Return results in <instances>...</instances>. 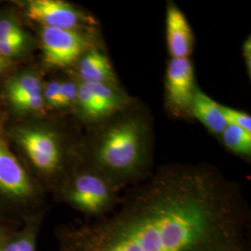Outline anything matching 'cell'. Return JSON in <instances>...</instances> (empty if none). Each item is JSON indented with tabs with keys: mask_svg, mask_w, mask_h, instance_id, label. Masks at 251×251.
Instances as JSON below:
<instances>
[{
	"mask_svg": "<svg viewBox=\"0 0 251 251\" xmlns=\"http://www.w3.org/2000/svg\"><path fill=\"white\" fill-rule=\"evenodd\" d=\"M62 76L51 77L45 79L43 85V100L45 104L46 112L48 115H52L56 102L59 97V90L61 86Z\"/></svg>",
	"mask_w": 251,
	"mask_h": 251,
	"instance_id": "17",
	"label": "cell"
},
{
	"mask_svg": "<svg viewBox=\"0 0 251 251\" xmlns=\"http://www.w3.org/2000/svg\"><path fill=\"white\" fill-rule=\"evenodd\" d=\"M78 82V79L71 71H68L65 76H62L59 97L52 115L63 116L72 114L77 99Z\"/></svg>",
	"mask_w": 251,
	"mask_h": 251,
	"instance_id": "15",
	"label": "cell"
},
{
	"mask_svg": "<svg viewBox=\"0 0 251 251\" xmlns=\"http://www.w3.org/2000/svg\"><path fill=\"white\" fill-rule=\"evenodd\" d=\"M20 65H22V63L12 62L0 53V82L16 70Z\"/></svg>",
	"mask_w": 251,
	"mask_h": 251,
	"instance_id": "20",
	"label": "cell"
},
{
	"mask_svg": "<svg viewBox=\"0 0 251 251\" xmlns=\"http://www.w3.org/2000/svg\"><path fill=\"white\" fill-rule=\"evenodd\" d=\"M22 224L13 222L8 219L0 217V251H2V246L6 237L11 233L13 230L18 228Z\"/></svg>",
	"mask_w": 251,
	"mask_h": 251,
	"instance_id": "19",
	"label": "cell"
},
{
	"mask_svg": "<svg viewBox=\"0 0 251 251\" xmlns=\"http://www.w3.org/2000/svg\"><path fill=\"white\" fill-rule=\"evenodd\" d=\"M0 127V217L23 224L47 214V194L12 151Z\"/></svg>",
	"mask_w": 251,
	"mask_h": 251,
	"instance_id": "4",
	"label": "cell"
},
{
	"mask_svg": "<svg viewBox=\"0 0 251 251\" xmlns=\"http://www.w3.org/2000/svg\"><path fill=\"white\" fill-rule=\"evenodd\" d=\"M191 115L215 134H222L228 125L220 104L208 97L202 90L196 87L191 104Z\"/></svg>",
	"mask_w": 251,
	"mask_h": 251,
	"instance_id": "13",
	"label": "cell"
},
{
	"mask_svg": "<svg viewBox=\"0 0 251 251\" xmlns=\"http://www.w3.org/2000/svg\"><path fill=\"white\" fill-rule=\"evenodd\" d=\"M126 110L91 127L78 147L79 161L118 191L143 182L153 172L150 121L140 112Z\"/></svg>",
	"mask_w": 251,
	"mask_h": 251,
	"instance_id": "2",
	"label": "cell"
},
{
	"mask_svg": "<svg viewBox=\"0 0 251 251\" xmlns=\"http://www.w3.org/2000/svg\"><path fill=\"white\" fill-rule=\"evenodd\" d=\"M71 72L81 82L117 86V77L107 56L97 48L84 54Z\"/></svg>",
	"mask_w": 251,
	"mask_h": 251,
	"instance_id": "12",
	"label": "cell"
},
{
	"mask_svg": "<svg viewBox=\"0 0 251 251\" xmlns=\"http://www.w3.org/2000/svg\"><path fill=\"white\" fill-rule=\"evenodd\" d=\"M37 50L35 34L17 8L10 2L0 8V53L12 62L27 63L33 62V55Z\"/></svg>",
	"mask_w": 251,
	"mask_h": 251,
	"instance_id": "9",
	"label": "cell"
},
{
	"mask_svg": "<svg viewBox=\"0 0 251 251\" xmlns=\"http://www.w3.org/2000/svg\"><path fill=\"white\" fill-rule=\"evenodd\" d=\"M222 135L225 146L230 151L246 157L251 156V132L239 126L228 124Z\"/></svg>",
	"mask_w": 251,
	"mask_h": 251,
	"instance_id": "16",
	"label": "cell"
},
{
	"mask_svg": "<svg viewBox=\"0 0 251 251\" xmlns=\"http://www.w3.org/2000/svg\"><path fill=\"white\" fill-rule=\"evenodd\" d=\"M26 25L36 36L40 50L38 64L45 73L72 71L84 54L96 48L92 32Z\"/></svg>",
	"mask_w": 251,
	"mask_h": 251,
	"instance_id": "7",
	"label": "cell"
},
{
	"mask_svg": "<svg viewBox=\"0 0 251 251\" xmlns=\"http://www.w3.org/2000/svg\"><path fill=\"white\" fill-rule=\"evenodd\" d=\"M7 120V116H6V112H5V109L4 106L2 104V101L0 100V127H2L4 123L6 122Z\"/></svg>",
	"mask_w": 251,
	"mask_h": 251,
	"instance_id": "22",
	"label": "cell"
},
{
	"mask_svg": "<svg viewBox=\"0 0 251 251\" xmlns=\"http://www.w3.org/2000/svg\"><path fill=\"white\" fill-rule=\"evenodd\" d=\"M10 148L46 194L52 195L78 162L81 137L63 116L6 120Z\"/></svg>",
	"mask_w": 251,
	"mask_h": 251,
	"instance_id": "3",
	"label": "cell"
},
{
	"mask_svg": "<svg viewBox=\"0 0 251 251\" xmlns=\"http://www.w3.org/2000/svg\"><path fill=\"white\" fill-rule=\"evenodd\" d=\"M244 57H245V61L247 64V69L249 73L251 74V38L249 37V39L246 40V42L244 43Z\"/></svg>",
	"mask_w": 251,
	"mask_h": 251,
	"instance_id": "21",
	"label": "cell"
},
{
	"mask_svg": "<svg viewBox=\"0 0 251 251\" xmlns=\"http://www.w3.org/2000/svg\"><path fill=\"white\" fill-rule=\"evenodd\" d=\"M11 3L27 24L37 26L92 32L97 22L85 11L63 0H15Z\"/></svg>",
	"mask_w": 251,
	"mask_h": 251,
	"instance_id": "8",
	"label": "cell"
},
{
	"mask_svg": "<svg viewBox=\"0 0 251 251\" xmlns=\"http://www.w3.org/2000/svg\"><path fill=\"white\" fill-rule=\"evenodd\" d=\"M58 251H251L241 185L206 164H169L97 221L54 229Z\"/></svg>",
	"mask_w": 251,
	"mask_h": 251,
	"instance_id": "1",
	"label": "cell"
},
{
	"mask_svg": "<svg viewBox=\"0 0 251 251\" xmlns=\"http://www.w3.org/2000/svg\"><path fill=\"white\" fill-rule=\"evenodd\" d=\"M46 73L37 63L20 65L0 82V100L7 120L48 116L43 100Z\"/></svg>",
	"mask_w": 251,
	"mask_h": 251,
	"instance_id": "6",
	"label": "cell"
},
{
	"mask_svg": "<svg viewBox=\"0 0 251 251\" xmlns=\"http://www.w3.org/2000/svg\"><path fill=\"white\" fill-rule=\"evenodd\" d=\"M46 214L27 219L4 240L2 251H37V242Z\"/></svg>",
	"mask_w": 251,
	"mask_h": 251,
	"instance_id": "14",
	"label": "cell"
},
{
	"mask_svg": "<svg viewBox=\"0 0 251 251\" xmlns=\"http://www.w3.org/2000/svg\"><path fill=\"white\" fill-rule=\"evenodd\" d=\"M119 191L99 172L79 161L53 194L54 200L72 207L87 221H97L112 213L119 203Z\"/></svg>",
	"mask_w": 251,
	"mask_h": 251,
	"instance_id": "5",
	"label": "cell"
},
{
	"mask_svg": "<svg viewBox=\"0 0 251 251\" xmlns=\"http://www.w3.org/2000/svg\"><path fill=\"white\" fill-rule=\"evenodd\" d=\"M167 41L172 58L185 59L192 53L194 36L184 14L173 3L167 9Z\"/></svg>",
	"mask_w": 251,
	"mask_h": 251,
	"instance_id": "11",
	"label": "cell"
},
{
	"mask_svg": "<svg viewBox=\"0 0 251 251\" xmlns=\"http://www.w3.org/2000/svg\"><path fill=\"white\" fill-rule=\"evenodd\" d=\"M195 90V72L190 59L171 58L166 73V99L174 114L191 115Z\"/></svg>",
	"mask_w": 251,
	"mask_h": 251,
	"instance_id": "10",
	"label": "cell"
},
{
	"mask_svg": "<svg viewBox=\"0 0 251 251\" xmlns=\"http://www.w3.org/2000/svg\"><path fill=\"white\" fill-rule=\"evenodd\" d=\"M220 109L228 124L239 126L243 129L251 132V117L249 114L221 104Z\"/></svg>",
	"mask_w": 251,
	"mask_h": 251,
	"instance_id": "18",
	"label": "cell"
}]
</instances>
